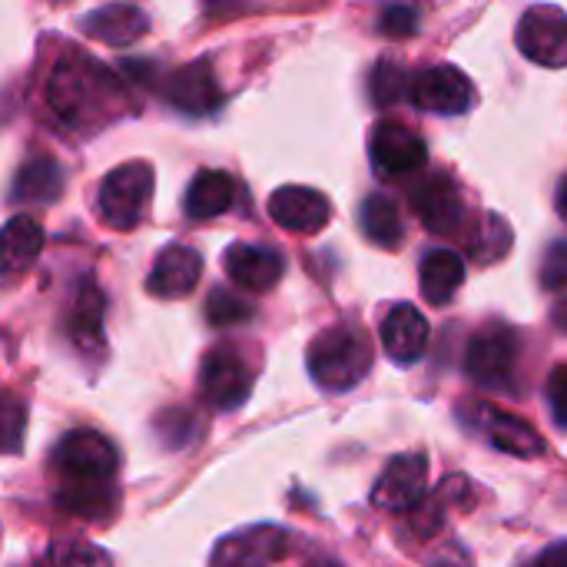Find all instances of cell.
Masks as SVG:
<instances>
[{"instance_id": "6da1fadb", "label": "cell", "mask_w": 567, "mask_h": 567, "mask_svg": "<svg viewBox=\"0 0 567 567\" xmlns=\"http://www.w3.org/2000/svg\"><path fill=\"white\" fill-rule=\"evenodd\" d=\"M116 449L93 429L66 432L53 449L56 505L83 522H106L116 512Z\"/></svg>"}, {"instance_id": "7a4b0ae2", "label": "cell", "mask_w": 567, "mask_h": 567, "mask_svg": "<svg viewBox=\"0 0 567 567\" xmlns=\"http://www.w3.org/2000/svg\"><path fill=\"white\" fill-rule=\"evenodd\" d=\"M47 103L70 130H93L126 110V90L113 70L86 53H63L47 80Z\"/></svg>"}, {"instance_id": "3957f363", "label": "cell", "mask_w": 567, "mask_h": 567, "mask_svg": "<svg viewBox=\"0 0 567 567\" xmlns=\"http://www.w3.org/2000/svg\"><path fill=\"white\" fill-rule=\"evenodd\" d=\"M306 365H309V375H312V382L319 389L349 392L372 369L369 336L352 322H339V326H332V329H326V332H319L312 339Z\"/></svg>"}, {"instance_id": "277c9868", "label": "cell", "mask_w": 567, "mask_h": 567, "mask_svg": "<svg viewBox=\"0 0 567 567\" xmlns=\"http://www.w3.org/2000/svg\"><path fill=\"white\" fill-rule=\"evenodd\" d=\"M518 332L505 322L482 326L465 352V372L475 385L492 392H515L518 372Z\"/></svg>"}, {"instance_id": "5b68a950", "label": "cell", "mask_w": 567, "mask_h": 567, "mask_svg": "<svg viewBox=\"0 0 567 567\" xmlns=\"http://www.w3.org/2000/svg\"><path fill=\"white\" fill-rule=\"evenodd\" d=\"M150 196H153V166L143 159L123 163L113 173H106L100 183V196H96L100 219L116 233H130L133 226H140Z\"/></svg>"}, {"instance_id": "8992f818", "label": "cell", "mask_w": 567, "mask_h": 567, "mask_svg": "<svg viewBox=\"0 0 567 567\" xmlns=\"http://www.w3.org/2000/svg\"><path fill=\"white\" fill-rule=\"evenodd\" d=\"M462 422L492 449L515 455V458H542L548 452L545 439L518 415L492 405V402H468L462 412Z\"/></svg>"}, {"instance_id": "52a82bcc", "label": "cell", "mask_w": 567, "mask_h": 567, "mask_svg": "<svg viewBox=\"0 0 567 567\" xmlns=\"http://www.w3.org/2000/svg\"><path fill=\"white\" fill-rule=\"evenodd\" d=\"M199 392L216 412L239 409L252 392V369L233 346H216L203 355Z\"/></svg>"}, {"instance_id": "ba28073f", "label": "cell", "mask_w": 567, "mask_h": 567, "mask_svg": "<svg viewBox=\"0 0 567 567\" xmlns=\"http://www.w3.org/2000/svg\"><path fill=\"white\" fill-rule=\"evenodd\" d=\"M518 50L538 63L561 70L567 66V13L555 3H535L518 23Z\"/></svg>"}, {"instance_id": "9c48e42d", "label": "cell", "mask_w": 567, "mask_h": 567, "mask_svg": "<svg viewBox=\"0 0 567 567\" xmlns=\"http://www.w3.org/2000/svg\"><path fill=\"white\" fill-rule=\"evenodd\" d=\"M412 209L435 236H458L465 229V196L449 173H429L412 193Z\"/></svg>"}, {"instance_id": "30bf717a", "label": "cell", "mask_w": 567, "mask_h": 567, "mask_svg": "<svg viewBox=\"0 0 567 567\" xmlns=\"http://www.w3.org/2000/svg\"><path fill=\"white\" fill-rule=\"evenodd\" d=\"M409 96H412V103L419 110L442 113V116H458V113H468L475 106L472 80L458 66H452V63H439V66L422 70L412 80Z\"/></svg>"}, {"instance_id": "8fae6325", "label": "cell", "mask_w": 567, "mask_h": 567, "mask_svg": "<svg viewBox=\"0 0 567 567\" xmlns=\"http://www.w3.org/2000/svg\"><path fill=\"white\" fill-rule=\"evenodd\" d=\"M369 153L379 176H409L429 163L425 140L399 120H382L372 126Z\"/></svg>"}, {"instance_id": "7c38bea8", "label": "cell", "mask_w": 567, "mask_h": 567, "mask_svg": "<svg viewBox=\"0 0 567 567\" xmlns=\"http://www.w3.org/2000/svg\"><path fill=\"white\" fill-rule=\"evenodd\" d=\"M289 551V535L276 525H256L223 538L209 567H276Z\"/></svg>"}, {"instance_id": "4fadbf2b", "label": "cell", "mask_w": 567, "mask_h": 567, "mask_svg": "<svg viewBox=\"0 0 567 567\" xmlns=\"http://www.w3.org/2000/svg\"><path fill=\"white\" fill-rule=\"evenodd\" d=\"M429 492V458L419 452L395 455L372 488V505L385 512H412Z\"/></svg>"}, {"instance_id": "5bb4252c", "label": "cell", "mask_w": 567, "mask_h": 567, "mask_svg": "<svg viewBox=\"0 0 567 567\" xmlns=\"http://www.w3.org/2000/svg\"><path fill=\"white\" fill-rule=\"evenodd\" d=\"M269 216L289 229V233H299V236H312L319 229H326L329 216H332V206L329 199L319 193V189H309V186H282L269 196Z\"/></svg>"}, {"instance_id": "9a60e30c", "label": "cell", "mask_w": 567, "mask_h": 567, "mask_svg": "<svg viewBox=\"0 0 567 567\" xmlns=\"http://www.w3.org/2000/svg\"><path fill=\"white\" fill-rule=\"evenodd\" d=\"M229 279L246 289V292H269L279 286L286 262L276 249L269 246H256V243H233L223 256Z\"/></svg>"}, {"instance_id": "2e32d148", "label": "cell", "mask_w": 567, "mask_h": 567, "mask_svg": "<svg viewBox=\"0 0 567 567\" xmlns=\"http://www.w3.org/2000/svg\"><path fill=\"white\" fill-rule=\"evenodd\" d=\"M166 100L186 116H206V113L219 110L223 93H219L209 60H196V63H186L183 70H176L166 83Z\"/></svg>"}, {"instance_id": "e0dca14e", "label": "cell", "mask_w": 567, "mask_h": 567, "mask_svg": "<svg viewBox=\"0 0 567 567\" xmlns=\"http://www.w3.org/2000/svg\"><path fill=\"white\" fill-rule=\"evenodd\" d=\"M203 279V256L189 246H166L150 269L146 289L159 299H183Z\"/></svg>"}, {"instance_id": "ac0fdd59", "label": "cell", "mask_w": 567, "mask_h": 567, "mask_svg": "<svg viewBox=\"0 0 567 567\" xmlns=\"http://www.w3.org/2000/svg\"><path fill=\"white\" fill-rule=\"evenodd\" d=\"M382 346H385L389 359L399 365L419 362L429 349V319L415 306H405V302L389 309V316L382 322Z\"/></svg>"}, {"instance_id": "d6986e66", "label": "cell", "mask_w": 567, "mask_h": 567, "mask_svg": "<svg viewBox=\"0 0 567 567\" xmlns=\"http://www.w3.org/2000/svg\"><path fill=\"white\" fill-rule=\"evenodd\" d=\"M146 27H150L146 13L133 3H110V7H100L80 20V30L86 37L103 40L110 47H126V43L140 40L146 33Z\"/></svg>"}, {"instance_id": "ffe728a7", "label": "cell", "mask_w": 567, "mask_h": 567, "mask_svg": "<svg viewBox=\"0 0 567 567\" xmlns=\"http://www.w3.org/2000/svg\"><path fill=\"white\" fill-rule=\"evenodd\" d=\"M43 226L33 216H13L0 229V276L13 279L27 272L43 252Z\"/></svg>"}, {"instance_id": "44dd1931", "label": "cell", "mask_w": 567, "mask_h": 567, "mask_svg": "<svg viewBox=\"0 0 567 567\" xmlns=\"http://www.w3.org/2000/svg\"><path fill=\"white\" fill-rule=\"evenodd\" d=\"M103 309H106V299L100 286L93 279H83L66 309V332L76 346L83 349L103 346Z\"/></svg>"}, {"instance_id": "7402d4cb", "label": "cell", "mask_w": 567, "mask_h": 567, "mask_svg": "<svg viewBox=\"0 0 567 567\" xmlns=\"http://www.w3.org/2000/svg\"><path fill=\"white\" fill-rule=\"evenodd\" d=\"M236 203V179L223 169H203L186 189V213L193 219H216Z\"/></svg>"}, {"instance_id": "603a6c76", "label": "cell", "mask_w": 567, "mask_h": 567, "mask_svg": "<svg viewBox=\"0 0 567 567\" xmlns=\"http://www.w3.org/2000/svg\"><path fill=\"white\" fill-rule=\"evenodd\" d=\"M419 282H422V296L432 306H445L465 282V259L455 249H432L422 259Z\"/></svg>"}, {"instance_id": "cb8c5ba5", "label": "cell", "mask_w": 567, "mask_h": 567, "mask_svg": "<svg viewBox=\"0 0 567 567\" xmlns=\"http://www.w3.org/2000/svg\"><path fill=\"white\" fill-rule=\"evenodd\" d=\"M359 226H362L365 239L382 246V249H395L405 236V223H402L399 206L382 193L365 196V203L359 209Z\"/></svg>"}, {"instance_id": "d4e9b609", "label": "cell", "mask_w": 567, "mask_h": 567, "mask_svg": "<svg viewBox=\"0 0 567 567\" xmlns=\"http://www.w3.org/2000/svg\"><path fill=\"white\" fill-rule=\"evenodd\" d=\"M60 186H63L60 166L47 156H37V159H27L20 166L13 189H10V199L13 203H50L60 196Z\"/></svg>"}, {"instance_id": "484cf974", "label": "cell", "mask_w": 567, "mask_h": 567, "mask_svg": "<svg viewBox=\"0 0 567 567\" xmlns=\"http://www.w3.org/2000/svg\"><path fill=\"white\" fill-rule=\"evenodd\" d=\"M508 252H512V226L498 213H485L468 233V256L478 266H492L502 262Z\"/></svg>"}, {"instance_id": "4316f807", "label": "cell", "mask_w": 567, "mask_h": 567, "mask_svg": "<svg viewBox=\"0 0 567 567\" xmlns=\"http://www.w3.org/2000/svg\"><path fill=\"white\" fill-rule=\"evenodd\" d=\"M40 567H113V561L90 542H56L47 548Z\"/></svg>"}, {"instance_id": "83f0119b", "label": "cell", "mask_w": 567, "mask_h": 567, "mask_svg": "<svg viewBox=\"0 0 567 567\" xmlns=\"http://www.w3.org/2000/svg\"><path fill=\"white\" fill-rule=\"evenodd\" d=\"M252 316H256V306L233 289H213V296L206 302V319H209V326H219V329L249 322Z\"/></svg>"}, {"instance_id": "f1b7e54d", "label": "cell", "mask_w": 567, "mask_h": 567, "mask_svg": "<svg viewBox=\"0 0 567 567\" xmlns=\"http://www.w3.org/2000/svg\"><path fill=\"white\" fill-rule=\"evenodd\" d=\"M23 429H27V409L17 395L0 392V452L17 455L23 445Z\"/></svg>"}, {"instance_id": "f546056e", "label": "cell", "mask_w": 567, "mask_h": 567, "mask_svg": "<svg viewBox=\"0 0 567 567\" xmlns=\"http://www.w3.org/2000/svg\"><path fill=\"white\" fill-rule=\"evenodd\" d=\"M405 86H409V76L399 63L392 60H382L375 70H372V100L379 106H392L405 96Z\"/></svg>"}, {"instance_id": "4dcf8cb0", "label": "cell", "mask_w": 567, "mask_h": 567, "mask_svg": "<svg viewBox=\"0 0 567 567\" xmlns=\"http://www.w3.org/2000/svg\"><path fill=\"white\" fill-rule=\"evenodd\" d=\"M419 20H422V10H419V7L399 3V7H385V10H382L379 30H382L385 37H412V33L419 30Z\"/></svg>"}, {"instance_id": "1f68e13d", "label": "cell", "mask_w": 567, "mask_h": 567, "mask_svg": "<svg viewBox=\"0 0 567 567\" xmlns=\"http://www.w3.org/2000/svg\"><path fill=\"white\" fill-rule=\"evenodd\" d=\"M542 286L551 292L567 289V239H558L548 246L545 262H542Z\"/></svg>"}, {"instance_id": "d6a6232c", "label": "cell", "mask_w": 567, "mask_h": 567, "mask_svg": "<svg viewBox=\"0 0 567 567\" xmlns=\"http://www.w3.org/2000/svg\"><path fill=\"white\" fill-rule=\"evenodd\" d=\"M465 485H468V482H462V475H452V478L445 482V488H442L432 502H435V505H445L452 495H458V498H462V492L468 495V488H465ZM415 525H419V535H422V538L435 535V528L442 525V508H429V515H419V522H415Z\"/></svg>"}, {"instance_id": "836d02e7", "label": "cell", "mask_w": 567, "mask_h": 567, "mask_svg": "<svg viewBox=\"0 0 567 567\" xmlns=\"http://www.w3.org/2000/svg\"><path fill=\"white\" fill-rule=\"evenodd\" d=\"M545 395H548V409H551L555 422H558L561 429H567V365H558V369L548 375Z\"/></svg>"}, {"instance_id": "e575fe53", "label": "cell", "mask_w": 567, "mask_h": 567, "mask_svg": "<svg viewBox=\"0 0 567 567\" xmlns=\"http://www.w3.org/2000/svg\"><path fill=\"white\" fill-rule=\"evenodd\" d=\"M525 567H567V542H555L545 551H538Z\"/></svg>"}, {"instance_id": "d590c367", "label": "cell", "mask_w": 567, "mask_h": 567, "mask_svg": "<svg viewBox=\"0 0 567 567\" xmlns=\"http://www.w3.org/2000/svg\"><path fill=\"white\" fill-rule=\"evenodd\" d=\"M432 567H472V565H468V555L452 551V555H442V558H439Z\"/></svg>"}, {"instance_id": "8d00e7d4", "label": "cell", "mask_w": 567, "mask_h": 567, "mask_svg": "<svg viewBox=\"0 0 567 567\" xmlns=\"http://www.w3.org/2000/svg\"><path fill=\"white\" fill-rule=\"evenodd\" d=\"M558 209H561V216L567 219V179L565 186H561V193H558Z\"/></svg>"}, {"instance_id": "74e56055", "label": "cell", "mask_w": 567, "mask_h": 567, "mask_svg": "<svg viewBox=\"0 0 567 567\" xmlns=\"http://www.w3.org/2000/svg\"><path fill=\"white\" fill-rule=\"evenodd\" d=\"M306 567H342L339 561H329V558H319V561H312V565Z\"/></svg>"}]
</instances>
